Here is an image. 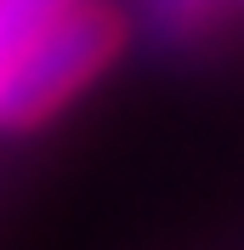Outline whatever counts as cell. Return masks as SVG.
<instances>
[{"instance_id":"6da1fadb","label":"cell","mask_w":244,"mask_h":250,"mask_svg":"<svg viewBox=\"0 0 244 250\" xmlns=\"http://www.w3.org/2000/svg\"><path fill=\"white\" fill-rule=\"evenodd\" d=\"M125 40V23L102 0H68L46 29L34 34L12 74L0 80V131H34L62 114L97 74H102Z\"/></svg>"},{"instance_id":"7a4b0ae2","label":"cell","mask_w":244,"mask_h":250,"mask_svg":"<svg viewBox=\"0 0 244 250\" xmlns=\"http://www.w3.org/2000/svg\"><path fill=\"white\" fill-rule=\"evenodd\" d=\"M62 6L68 0H0V80L12 74V62L23 57V46L46 29Z\"/></svg>"}]
</instances>
